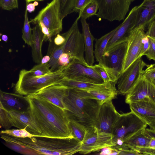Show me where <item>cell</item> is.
I'll return each instance as SVG.
<instances>
[{"instance_id": "obj_1", "label": "cell", "mask_w": 155, "mask_h": 155, "mask_svg": "<svg viewBox=\"0 0 155 155\" xmlns=\"http://www.w3.org/2000/svg\"><path fill=\"white\" fill-rule=\"evenodd\" d=\"M31 119L42 137L73 138L64 110L33 95L25 96Z\"/></svg>"}, {"instance_id": "obj_2", "label": "cell", "mask_w": 155, "mask_h": 155, "mask_svg": "<svg viewBox=\"0 0 155 155\" xmlns=\"http://www.w3.org/2000/svg\"><path fill=\"white\" fill-rule=\"evenodd\" d=\"M1 138L12 150L25 155H71L79 152L81 143L73 138L17 137L5 134Z\"/></svg>"}, {"instance_id": "obj_3", "label": "cell", "mask_w": 155, "mask_h": 155, "mask_svg": "<svg viewBox=\"0 0 155 155\" xmlns=\"http://www.w3.org/2000/svg\"><path fill=\"white\" fill-rule=\"evenodd\" d=\"M63 102L69 120L76 121L87 129L95 126L101 106L98 101L84 97L78 89L68 88Z\"/></svg>"}, {"instance_id": "obj_4", "label": "cell", "mask_w": 155, "mask_h": 155, "mask_svg": "<svg viewBox=\"0 0 155 155\" xmlns=\"http://www.w3.org/2000/svg\"><path fill=\"white\" fill-rule=\"evenodd\" d=\"M64 67L45 75L37 77L30 71L21 70L16 83L15 93L27 96L34 94L40 90L54 84H59L64 78L63 71Z\"/></svg>"}, {"instance_id": "obj_5", "label": "cell", "mask_w": 155, "mask_h": 155, "mask_svg": "<svg viewBox=\"0 0 155 155\" xmlns=\"http://www.w3.org/2000/svg\"><path fill=\"white\" fill-rule=\"evenodd\" d=\"M147 125L132 111L120 114L113 128L112 143L117 140L124 142L134 134L146 128Z\"/></svg>"}, {"instance_id": "obj_6", "label": "cell", "mask_w": 155, "mask_h": 155, "mask_svg": "<svg viewBox=\"0 0 155 155\" xmlns=\"http://www.w3.org/2000/svg\"><path fill=\"white\" fill-rule=\"evenodd\" d=\"M79 19L78 17L68 31L61 34L65 38V42L63 45V53L68 54L71 60H74L87 67H90L84 57V38L78 25V21Z\"/></svg>"}, {"instance_id": "obj_7", "label": "cell", "mask_w": 155, "mask_h": 155, "mask_svg": "<svg viewBox=\"0 0 155 155\" xmlns=\"http://www.w3.org/2000/svg\"><path fill=\"white\" fill-rule=\"evenodd\" d=\"M58 0H52L41 9L35 17L30 21L34 24L41 22L47 28L50 36H56L62 29V20L60 18Z\"/></svg>"}, {"instance_id": "obj_8", "label": "cell", "mask_w": 155, "mask_h": 155, "mask_svg": "<svg viewBox=\"0 0 155 155\" xmlns=\"http://www.w3.org/2000/svg\"><path fill=\"white\" fill-rule=\"evenodd\" d=\"M98 5L97 17L109 21L124 19L128 12L130 0H95Z\"/></svg>"}, {"instance_id": "obj_9", "label": "cell", "mask_w": 155, "mask_h": 155, "mask_svg": "<svg viewBox=\"0 0 155 155\" xmlns=\"http://www.w3.org/2000/svg\"><path fill=\"white\" fill-rule=\"evenodd\" d=\"M112 139V134L100 131L95 126L91 127L87 129L79 153L87 154L110 147Z\"/></svg>"}, {"instance_id": "obj_10", "label": "cell", "mask_w": 155, "mask_h": 155, "mask_svg": "<svg viewBox=\"0 0 155 155\" xmlns=\"http://www.w3.org/2000/svg\"><path fill=\"white\" fill-rule=\"evenodd\" d=\"M127 48V37L117 42L104 52L101 63L113 70L119 78L122 74Z\"/></svg>"}, {"instance_id": "obj_11", "label": "cell", "mask_w": 155, "mask_h": 155, "mask_svg": "<svg viewBox=\"0 0 155 155\" xmlns=\"http://www.w3.org/2000/svg\"><path fill=\"white\" fill-rule=\"evenodd\" d=\"M145 29L142 27H137L128 33L127 50L122 74L135 61L141 58L140 55L143 45L142 40L145 35Z\"/></svg>"}, {"instance_id": "obj_12", "label": "cell", "mask_w": 155, "mask_h": 155, "mask_svg": "<svg viewBox=\"0 0 155 155\" xmlns=\"http://www.w3.org/2000/svg\"><path fill=\"white\" fill-rule=\"evenodd\" d=\"M147 65L141 58L133 63L117 81L118 93L126 95L140 78L144 67Z\"/></svg>"}, {"instance_id": "obj_13", "label": "cell", "mask_w": 155, "mask_h": 155, "mask_svg": "<svg viewBox=\"0 0 155 155\" xmlns=\"http://www.w3.org/2000/svg\"><path fill=\"white\" fill-rule=\"evenodd\" d=\"M141 100H150L155 104V87L142 75L126 94L125 102L128 104Z\"/></svg>"}, {"instance_id": "obj_14", "label": "cell", "mask_w": 155, "mask_h": 155, "mask_svg": "<svg viewBox=\"0 0 155 155\" xmlns=\"http://www.w3.org/2000/svg\"><path fill=\"white\" fill-rule=\"evenodd\" d=\"M120 114L112 100L108 101L101 105L95 126L100 131L112 134L113 127Z\"/></svg>"}, {"instance_id": "obj_15", "label": "cell", "mask_w": 155, "mask_h": 155, "mask_svg": "<svg viewBox=\"0 0 155 155\" xmlns=\"http://www.w3.org/2000/svg\"><path fill=\"white\" fill-rule=\"evenodd\" d=\"M7 112L8 119L12 126L19 129L26 127L27 130L31 134L40 135V132L32 122L28 108L25 111L11 110H7Z\"/></svg>"}, {"instance_id": "obj_16", "label": "cell", "mask_w": 155, "mask_h": 155, "mask_svg": "<svg viewBox=\"0 0 155 155\" xmlns=\"http://www.w3.org/2000/svg\"><path fill=\"white\" fill-rule=\"evenodd\" d=\"M68 88L59 84L47 87L33 94L41 97L64 110L65 109L63 99Z\"/></svg>"}, {"instance_id": "obj_17", "label": "cell", "mask_w": 155, "mask_h": 155, "mask_svg": "<svg viewBox=\"0 0 155 155\" xmlns=\"http://www.w3.org/2000/svg\"><path fill=\"white\" fill-rule=\"evenodd\" d=\"M139 8V6L133 8L124 20L119 25L117 30L108 43L104 52L126 36V34L132 29L136 22Z\"/></svg>"}, {"instance_id": "obj_18", "label": "cell", "mask_w": 155, "mask_h": 155, "mask_svg": "<svg viewBox=\"0 0 155 155\" xmlns=\"http://www.w3.org/2000/svg\"><path fill=\"white\" fill-rule=\"evenodd\" d=\"M131 111L148 125L155 121V104L150 100H141L128 104Z\"/></svg>"}, {"instance_id": "obj_19", "label": "cell", "mask_w": 155, "mask_h": 155, "mask_svg": "<svg viewBox=\"0 0 155 155\" xmlns=\"http://www.w3.org/2000/svg\"><path fill=\"white\" fill-rule=\"evenodd\" d=\"M139 6L136 22L131 30L139 27L145 29L155 19V0H144Z\"/></svg>"}, {"instance_id": "obj_20", "label": "cell", "mask_w": 155, "mask_h": 155, "mask_svg": "<svg viewBox=\"0 0 155 155\" xmlns=\"http://www.w3.org/2000/svg\"><path fill=\"white\" fill-rule=\"evenodd\" d=\"M117 83V82H110L99 84L75 81L64 78L59 84L69 88L110 91L117 90L115 87V84Z\"/></svg>"}, {"instance_id": "obj_21", "label": "cell", "mask_w": 155, "mask_h": 155, "mask_svg": "<svg viewBox=\"0 0 155 155\" xmlns=\"http://www.w3.org/2000/svg\"><path fill=\"white\" fill-rule=\"evenodd\" d=\"M0 102L7 110L25 111L28 108V104L25 96L18 94L7 93L1 90Z\"/></svg>"}, {"instance_id": "obj_22", "label": "cell", "mask_w": 155, "mask_h": 155, "mask_svg": "<svg viewBox=\"0 0 155 155\" xmlns=\"http://www.w3.org/2000/svg\"><path fill=\"white\" fill-rule=\"evenodd\" d=\"M86 67L74 60H71L69 64L65 66L63 71V75L65 78L70 80L98 84L87 76Z\"/></svg>"}, {"instance_id": "obj_23", "label": "cell", "mask_w": 155, "mask_h": 155, "mask_svg": "<svg viewBox=\"0 0 155 155\" xmlns=\"http://www.w3.org/2000/svg\"><path fill=\"white\" fill-rule=\"evenodd\" d=\"M145 129L138 131L124 141L130 149L139 153L140 155H147L151 138L145 133Z\"/></svg>"}, {"instance_id": "obj_24", "label": "cell", "mask_w": 155, "mask_h": 155, "mask_svg": "<svg viewBox=\"0 0 155 155\" xmlns=\"http://www.w3.org/2000/svg\"><path fill=\"white\" fill-rule=\"evenodd\" d=\"M81 21L84 45L85 59L87 64L90 67L93 65L94 62L93 48L94 38L90 31L89 25L87 22L86 19L81 18Z\"/></svg>"}, {"instance_id": "obj_25", "label": "cell", "mask_w": 155, "mask_h": 155, "mask_svg": "<svg viewBox=\"0 0 155 155\" xmlns=\"http://www.w3.org/2000/svg\"><path fill=\"white\" fill-rule=\"evenodd\" d=\"M32 31L33 42L31 47L32 59L35 63L39 64L43 57L41 48L44 35L38 24L32 28Z\"/></svg>"}, {"instance_id": "obj_26", "label": "cell", "mask_w": 155, "mask_h": 155, "mask_svg": "<svg viewBox=\"0 0 155 155\" xmlns=\"http://www.w3.org/2000/svg\"><path fill=\"white\" fill-rule=\"evenodd\" d=\"M80 89L84 97L97 100L101 105L108 101L115 98L118 92L117 90L103 91Z\"/></svg>"}, {"instance_id": "obj_27", "label": "cell", "mask_w": 155, "mask_h": 155, "mask_svg": "<svg viewBox=\"0 0 155 155\" xmlns=\"http://www.w3.org/2000/svg\"><path fill=\"white\" fill-rule=\"evenodd\" d=\"M49 42L47 55L50 57L48 64L50 68H51V71L53 72L59 69L58 61L60 56L63 53V44L57 45L52 40Z\"/></svg>"}, {"instance_id": "obj_28", "label": "cell", "mask_w": 155, "mask_h": 155, "mask_svg": "<svg viewBox=\"0 0 155 155\" xmlns=\"http://www.w3.org/2000/svg\"><path fill=\"white\" fill-rule=\"evenodd\" d=\"M119 26L101 38L95 40V50L94 51L96 61L101 63L103 56L108 43L114 35Z\"/></svg>"}, {"instance_id": "obj_29", "label": "cell", "mask_w": 155, "mask_h": 155, "mask_svg": "<svg viewBox=\"0 0 155 155\" xmlns=\"http://www.w3.org/2000/svg\"><path fill=\"white\" fill-rule=\"evenodd\" d=\"M91 68L94 69L103 79L104 83L117 82L119 77L113 69L107 67L102 64L93 65Z\"/></svg>"}, {"instance_id": "obj_30", "label": "cell", "mask_w": 155, "mask_h": 155, "mask_svg": "<svg viewBox=\"0 0 155 155\" xmlns=\"http://www.w3.org/2000/svg\"><path fill=\"white\" fill-rule=\"evenodd\" d=\"M69 128L72 136L81 143L87 129L76 121L72 120H69Z\"/></svg>"}, {"instance_id": "obj_31", "label": "cell", "mask_w": 155, "mask_h": 155, "mask_svg": "<svg viewBox=\"0 0 155 155\" xmlns=\"http://www.w3.org/2000/svg\"><path fill=\"white\" fill-rule=\"evenodd\" d=\"M28 16V11L26 8L24 16V21L22 29V38L25 43L31 46L33 42L32 29L31 28Z\"/></svg>"}, {"instance_id": "obj_32", "label": "cell", "mask_w": 155, "mask_h": 155, "mask_svg": "<svg viewBox=\"0 0 155 155\" xmlns=\"http://www.w3.org/2000/svg\"><path fill=\"white\" fill-rule=\"evenodd\" d=\"M5 134L14 137L21 138L27 137L31 138L33 137H42L40 135H36L31 134L27 130L26 127L23 129H8L5 130H2L0 132V134Z\"/></svg>"}, {"instance_id": "obj_33", "label": "cell", "mask_w": 155, "mask_h": 155, "mask_svg": "<svg viewBox=\"0 0 155 155\" xmlns=\"http://www.w3.org/2000/svg\"><path fill=\"white\" fill-rule=\"evenodd\" d=\"M98 10V4L95 0H93L79 12L78 17L86 19L92 16L96 15Z\"/></svg>"}, {"instance_id": "obj_34", "label": "cell", "mask_w": 155, "mask_h": 155, "mask_svg": "<svg viewBox=\"0 0 155 155\" xmlns=\"http://www.w3.org/2000/svg\"><path fill=\"white\" fill-rule=\"evenodd\" d=\"M58 0L60 5V17L63 20L67 15L72 12L74 0Z\"/></svg>"}, {"instance_id": "obj_35", "label": "cell", "mask_w": 155, "mask_h": 155, "mask_svg": "<svg viewBox=\"0 0 155 155\" xmlns=\"http://www.w3.org/2000/svg\"><path fill=\"white\" fill-rule=\"evenodd\" d=\"M48 63H40L35 66L30 71L33 75L37 76L45 75L52 72L51 71Z\"/></svg>"}, {"instance_id": "obj_36", "label": "cell", "mask_w": 155, "mask_h": 155, "mask_svg": "<svg viewBox=\"0 0 155 155\" xmlns=\"http://www.w3.org/2000/svg\"><path fill=\"white\" fill-rule=\"evenodd\" d=\"M0 123L1 126L5 129L12 127L8 119L7 110L1 104H0Z\"/></svg>"}, {"instance_id": "obj_37", "label": "cell", "mask_w": 155, "mask_h": 155, "mask_svg": "<svg viewBox=\"0 0 155 155\" xmlns=\"http://www.w3.org/2000/svg\"><path fill=\"white\" fill-rule=\"evenodd\" d=\"M0 6L3 10L10 11L18 8V0H0Z\"/></svg>"}, {"instance_id": "obj_38", "label": "cell", "mask_w": 155, "mask_h": 155, "mask_svg": "<svg viewBox=\"0 0 155 155\" xmlns=\"http://www.w3.org/2000/svg\"><path fill=\"white\" fill-rule=\"evenodd\" d=\"M93 0H74L72 12H80Z\"/></svg>"}, {"instance_id": "obj_39", "label": "cell", "mask_w": 155, "mask_h": 155, "mask_svg": "<svg viewBox=\"0 0 155 155\" xmlns=\"http://www.w3.org/2000/svg\"><path fill=\"white\" fill-rule=\"evenodd\" d=\"M148 38L150 42V46L144 55H145L149 60H152L155 61V39Z\"/></svg>"}, {"instance_id": "obj_40", "label": "cell", "mask_w": 155, "mask_h": 155, "mask_svg": "<svg viewBox=\"0 0 155 155\" xmlns=\"http://www.w3.org/2000/svg\"><path fill=\"white\" fill-rule=\"evenodd\" d=\"M141 75L149 80L155 79V67L154 64L148 65L146 69L142 71Z\"/></svg>"}, {"instance_id": "obj_41", "label": "cell", "mask_w": 155, "mask_h": 155, "mask_svg": "<svg viewBox=\"0 0 155 155\" xmlns=\"http://www.w3.org/2000/svg\"><path fill=\"white\" fill-rule=\"evenodd\" d=\"M71 60L69 55L67 53H63L60 56L58 61L59 69L67 66Z\"/></svg>"}, {"instance_id": "obj_42", "label": "cell", "mask_w": 155, "mask_h": 155, "mask_svg": "<svg viewBox=\"0 0 155 155\" xmlns=\"http://www.w3.org/2000/svg\"><path fill=\"white\" fill-rule=\"evenodd\" d=\"M147 30L145 33L146 36L155 39V19L148 26Z\"/></svg>"}, {"instance_id": "obj_43", "label": "cell", "mask_w": 155, "mask_h": 155, "mask_svg": "<svg viewBox=\"0 0 155 155\" xmlns=\"http://www.w3.org/2000/svg\"><path fill=\"white\" fill-rule=\"evenodd\" d=\"M147 155H155V138L151 137L149 143Z\"/></svg>"}, {"instance_id": "obj_44", "label": "cell", "mask_w": 155, "mask_h": 155, "mask_svg": "<svg viewBox=\"0 0 155 155\" xmlns=\"http://www.w3.org/2000/svg\"><path fill=\"white\" fill-rule=\"evenodd\" d=\"M65 41V38L61 34H58L54 38L53 41L54 44L58 46L63 44Z\"/></svg>"}, {"instance_id": "obj_45", "label": "cell", "mask_w": 155, "mask_h": 155, "mask_svg": "<svg viewBox=\"0 0 155 155\" xmlns=\"http://www.w3.org/2000/svg\"><path fill=\"white\" fill-rule=\"evenodd\" d=\"M28 3L26 2V8H27L28 12L30 13L35 11V7L38 6V3L37 1H34L33 3H29L28 4Z\"/></svg>"}, {"instance_id": "obj_46", "label": "cell", "mask_w": 155, "mask_h": 155, "mask_svg": "<svg viewBox=\"0 0 155 155\" xmlns=\"http://www.w3.org/2000/svg\"><path fill=\"white\" fill-rule=\"evenodd\" d=\"M150 46V42L149 39L148 41L143 44L141 53L140 55V57H141L144 55V53L147 51L149 48Z\"/></svg>"}, {"instance_id": "obj_47", "label": "cell", "mask_w": 155, "mask_h": 155, "mask_svg": "<svg viewBox=\"0 0 155 155\" xmlns=\"http://www.w3.org/2000/svg\"><path fill=\"white\" fill-rule=\"evenodd\" d=\"M144 131L150 137L155 138V131L154 130L150 128H146L144 130Z\"/></svg>"}, {"instance_id": "obj_48", "label": "cell", "mask_w": 155, "mask_h": 155, "mask_svg": "<svg viewBox=\"0 0 155 155\" xmlns=\"http://www.w3.org/2000/svg\"><path fill=\"white\" fill-rule=\"evenodd\" d=\"M50 59V56L47 55L42 57L40 63L46 64L48 63L49 62Z\"/></svg>"}, {"instance_id": "obj_49", "label": "cell", "mask_w": 155, "mask_h": 155, "mask_svg": "<svg viewBox=\"0 0 155 155\" xmlns=\"http://www.w3.org/2000/svg\"><path fill=\"white\" fill-rule=\"evenodd\" d=\"M149 126L150 129L155 131V121L153 122Z\"/></svg>"}, {"instance_id": "obj_50", "label": "cell", "mask_w": 155, "mask_h": 155, "mask_svg": "<svg viewBox=\"0 0 155 155\" xmlns=\"http://www.w3.org/2000/svg\"><path fill=\"white\" fill-rule=\"evenodd\" d=\"M2 39L3 41L6 42L8 40V37L6 35H2Z\"/></svg>"}, {"instance_id": "obj_51", "label": "cell", "mask_w": 155, "mask_h": 155, "mask_svg": "<svg viewBox=\"0 0 155 155\" xmlns=\"http://www.w3.org/2000/svg\"><path fill=\"white\" fill-rule=\"evenodd\" d=\"M44 0H25L26 2L29 3L31 2L37 1H43Z\"/></svg>"}, {"instance_id": "obj_52", "label": "cell", "mask_w": 155, "mask_h": 155, "mask_svg": "<svg viewBox=\"0 0 155 155\" xmlns=\"http://www.w3.org/2000/svg\"><path fill=\"white\" fill-rule=\"evenodd\" d=\"M150 81L155 87V79H152Z\"/></svg>"}, {"instance_id": "obj_53", "label": "cell", "mask_w": 155, "mask_h": 155, "mask_svg": "<svg viewBox=\"0 0 155 155\" xmlns=\"http://www.w3.org/2000/svg\"><path fill=\"white\" fill-rule=\"evenodd\" d=\"M131 2H132L134 0H130Z\"/></svg>"}, {"instance_id": "obj_54", "label": "cell", "mask_w": 155, "mask_h": 155, "mask_svg": "<svg viewBox=\"0 0 155 155\" xmlns=\"http://www.w3.org/2000/svg\"><path fill=\"white\" fill-rule=\"evenodd\" d=\"M154 67H155V64H154Z\"/></svg>"}]
</instances>
